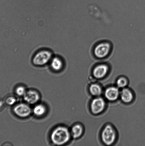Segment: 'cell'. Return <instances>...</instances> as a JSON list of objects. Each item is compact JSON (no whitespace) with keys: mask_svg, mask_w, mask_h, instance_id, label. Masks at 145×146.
Wrapping results in <instances>:
<instances>
[{"mask_svg":"<svg viewBox=\"0 0 145 146\" xmlns=\"http://www.w3.org/2000/svg\"><path fill=\"white\" fill-rule=\"evenodd\" d=\"M120 92L119 89L115 87H111L106 89L105 92V96L109 101H114L118 98Z\"/></svg>","mask_w":145,"mask_h":146,"instance_id":"cell-10","label":"cell"},{"mask_svg":"<svg viewBox=\"0 0 145 146\" xmlns=\"http://www.w3.org/2000/svg\"><path fill=\"white\" fill-rule=\"evenodd\" d=\"M89 90L91 94L95 96H98L102 92V87L97 84H92L89 87Z\"/></svg>","mask_w":145,"mask_h":146,"instance_id":"cell-14","label":"cell"},{"mask_svg":"<svg viewBox=\"0 0 145 146\" xmlns=\"http://www.w3.org/2000/svg\"><path fill=\"white\" fill-rule=\"evenodd\" d=\"M16 99L13 96H10L6 98L5 103L7 105L11 106L14 105L16 103Z\"/></svg>","mask_w":145,"mask_h":146,"instance_id":"cell-17","label":"cell"},{"mask_svg":"<svg viewBox=\"0 0 145 146\" xmlns=\"http://www.w3.org/2000/svg\"><path fill=\"white\" fill-rule=\"evenodd\" d=\"M106 106V103L104 99L97 97L94 99L91 103V111L93 114H99L104 110Z\"/></svg>","mask_w":145,"mask_h":146,"instance_id":"cell-6","label":"cell"},{"mask_svg":"<svg viewBox=\"0 0 145 146\" xmlns=\"http://www.w3.org/2000/svg\"><path fill=\"white\" fill-rule=\"evenodd\" d=\"M26 91L25 87L22 86H18L15 90L16 94L19 96H24Z\"/></svg>","mask_w":145,"mask_h":146,"instance_id":"cell-16","label":"cell"},{"mask_svg":"<svg viewBox=\"0 0 145 146\" xmlns=\"http://www.w3.org/2000/svg\"><path fill=\"white\" fill-rule=\"evenodd\" d=\"M112 49L113 45L109 41H100L94 46L93 54L95 58L97 59H104L108 58L110 55Z\"/></svg>","mask_w":145,"mask_h":146,"instance_id":"cell-2","label":"cell"},{"mask_svg":"<svg viewBox=\"0 0 145 146\" xmlns=\"http://www.w3.org/2000/svg\"><path fill=\"white\" fill-rule=\"evenodd\" d=\"M71 133L67 127L62 126L56 127L51 133V139L57 145H64L70 139Z\"/></svg>","mask_w":145,"mask_h":146,"instance_id":"cell-1","label":"cell"},{"mask_svg":"<svg viewBox=\"0 0 145 146\" xmlns=\"http://www.w3.org/2000/svg\"><path fill=\"white\" fill-rule=\"evenodd\" d=\"M23 97L26 102L31 104H36L40 98L39 93L34 90H30L26 91Z\"/></svg>","mask_w":145,"mask_h":146,"instance_id":"cell-8","label":"cell"},{"mask_svg":"<svg viewBox=\"0 0 145 146\" xmlns=\"http://www.w3.org/2000/svg\"><path fill=\"white\" fill-rule=\"evenodd\" d=\"M4 103L3 101L0 100V110H2L4 106Z\"/></svg>","mask_w":145,"mask_h":146,"instance_id":"cell-18","label":"cell"},{"mask_svg":"<svg viewBox=\"0 0 145 146\" xmlns=\"http://www.w3.org/2000/svg\"><path fill=\"white\" fill-rule=\"evenodd\" d=\"M116 84L118 87L120 88H124L127 85L128 81L125 77H122L117 80Z\"/></svg>","mask_w":145,"mask_h":146,"instance_id":"cell-15","label":"cell"},{"mask_svg":"<svg viewBox=\"0 0 145 146\" xmlns=\"http://www.w3.org/2000/svg\"><path fill=\"white\" fill-rule=\"evenodd\" d=\"M121 98L123 102L128 104L131 102L133 98V93L127 88H123L121 92Z\"/></svg>","mask_w":145,"mask_h":146,"instance_id":"cell-11","label":"cell"},{"mask_svg":"<svg viewBox=\"0 0 145 146\" xmlns=\"http://www.w3.org/2000/svg\"><path fill=\"white\" fill-rule=\"evenodd\" d=\"M46 108L42 104H38L35 106L33 110V112L37 117H41L46 112Z\"/></svg>","mask_w":145,"mask_h":146,"instance_id":"cell-13","label":"cell"},{"mask_svg":"<svg viewBox=\"0 0 145 146\" xmlns=\"http://www.w3.org/2000/svg\"><path fill=\"white\" fill-rule=\"evenodd\" d=\"M83 127L80 124H75L71 129V135L75 139L79 138L83 134Z\"/></svg>","mask_w":145,"mask_h":146,"instance_id":"cell-12","label":"cell"},{"mask_svg":"<svg viewBox=\"0 0 145 146\" xmlns=\"http://www.w3.org/2000/svg\"><path fill=\"white\" fill-rule=\"evenodd\" d=\"M101 138L104 143L110 145L115 142L116 139L115 131L112 125H107L104 128L101 134Z\"/></svg>","mask_w":145,"mask_h":146,"instance_id":"cell-4","label":"cell"},{"mask_svg":"<svg viewBox=\"0 0 145 146\" xmlns=\"http://www.w3.org/2000/svg\"><path fill=\"white\" fill-rule=\"evenodd\" d=\"M109 67L107 64L101 63L96 66L93 70L94 77L97 79L104 78L108 74Z\"/></svg>","mask_w":145,"mask_h":146,"instance_id":"cell-7","label":"cell"},{"mask_svg":"<svg viewBox=\"0 0 145 146\" xmlns=\"http://www.w3.org/2000/svg\"><path fill=\"white\" fill-rule=\"evenodd\" d=\"M53 56V53L50 50L44 48L39 50L32 57V64L37 66H44L49 64Z\"/></svg>","mask_w":145,"mask_h":146,"instance_id":"cell-3","label":"cell"},{"mask_svg":"<svg viewBox=\"0 0 145 146\" xmlns=\"http://www.w3.org/2000/svg\"><path fill=\"white\" fill-rule=\"evenodd\" d=\"M13 111L14 114L20 118H26L30 115L32 110L28 104L20 103L14 106Z\"/></svg>","mask_w":145,"mask_h":146,"instance_id":"cell-5","label":"cell"},{"mask_svg":"<svg viewBox=\"0 0 145 146\" xmlns=\"http://www.w3.org/2000/svg\"><path fill=\"white\" fill-rule=\"evenodd\" d=\"M49 64L51 68L53 70L58 72L63 68L64 62L62 57L59 56H54Z\"/></svg>","mask_w":145,"mask_h":146,"instance_id":"cell-9","label":"cell"}]
</instances>
